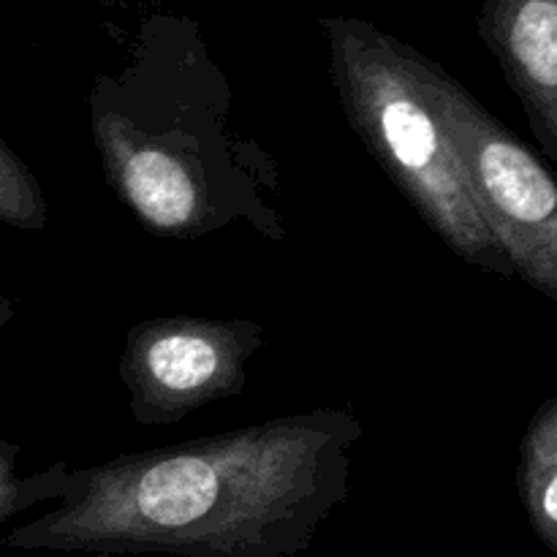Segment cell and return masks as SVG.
<instances>
[{"label":"cell","mask_w":557,"mask_h":557,"mask_svg":"<svg viewBox=\"0 0 557 557\" xmlns=\"http://www.w3.org/2000/svg\"><path fill=\"white\" fill-rule=\"evenodd\" d=\"M364 424L313 408L71 471L54 509L0 539L20 553L297 557L351 493Z\"/></svg>","instance_id":"obj_1"},{"label":"cell","mask_w":557,"mask_h":557,"mask_svg":"<svg viewBox=\"0 0 557 557\" xmlns=\"http://www.w3.org/2000/svg\"><path fill=\"white\" fill-rule=\"evenodd\" d=\"M413 65L515 277L557 305V177L444 65L419 49Z\"/></svg>","instance_id":"obj_4"},{"label":"cell","mask_w":557,"mask_h":557,"mask_svg":"<svg viewBox=\"0 0 557 557\" xmlns=\"http://www.w3.org/2000/svg\"><path fill=\"white\" fill-rule=\"evenodd\" d=\"M330 79L348 125L424 226L473 270L515 281L484 226L413 54L417 47L359 16H321Z\"/></svg>","instance_id":"obj_3"},{"label":"cell","mask_w":557,"mask_h":557,"mask_svg":"<svg viewBox=\"0 0 557 557\" xmlns=\"http://www.w3.org/2000/svg\"><path fill=\"white\" fill-rule=\"evenodd\" d=\"M261 346L264 326L250 319L139 321L125 332L117 362L131 417L145 428H169L210 403L243 395Z\"/></svg>","instance_id":"obj_5"},{"label":"cell","mask_w":557,"mask_h":557,"mask_svg":"<svg viewBox=\"0 0 557 557\" xmlns=\"http://www.w3.org/2000/svg\"><path fill=\"white\" fill-rule=\"evenodd\" d=\"M22 449L0 438V522H9L41 504H58L69 493V460H54L36 473H20Z\"/></svg>","instance_id":"obj_8"},{"label":"cell","mask_w":557,"mask_h":557,"mask_svg":"<svg viewBox=\"0 0 557 557\" xmlns=\"http://www.w3.org/2000/svg\"><path fill=\"white\" fill-rule=\"evenodd\" d=\"M517 493L533 536L557 555V397H549L528 422L520 441Z\"/></svg>","instance_id":"obj_7"},{"label":"cell","mask_w":557,"mask_h":557,"mask_svg":"<svg viewBox=\"0 0 557 557\" xmlns=\"http://www.w3.org/2000/svg\"><path fill=\"white\" fill-rule=\"evenodd\" d=\"M103 183L145 232L201 239L232 226L286 239L281 169L234 128V90L199 22L152 14L87 92Z\"/></svg>","instance_id":"obj_2"},{"label":"cell","mask_w":557,"mask_h":557,"mask_svg":"<svg viewBox=\"0 0 557 557\" xmlns=\"http://www.w3.org/2000/svg\"><path fill=\"white\" fill-rule=\"evenodd\" d=\"M14 315H16L14 299H9V297H3V294H0V330L11 324V321H14Z\"/></svg>","instance_id":"obj_10"},{"label":"cell","mask_w":557,"mask_h":557,"mask_svg":"<svg viewBox=\"0 0 557 557\" xmlns=\"http://www.w3.org/2000/svg\"><path fill=\"white\" fill-rule=\"evenodd\" d=\"M49 207L41 183L25 161L0 139V226L20 232L47 228Z\"/></svg>","instance_id":"obj_9"},{"label":"cell","mask_w":557,"mask_h":557,"mask_svg":"<svg viewBox=\"0 0 557 557\" xmlns=\"http://www.w3.org/2000/svg\"><path fill=\"white\" fill-rule=\"evenodd\" d=\"M476 33L557 166V0H482Z\"/></svg>","instance_id":"obj_6"}]
</instances>
